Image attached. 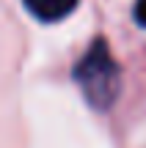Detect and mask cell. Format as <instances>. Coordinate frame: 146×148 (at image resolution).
Returning a JSON list of instances; mask_svg holds the SVG:
<instances>
[{
    "instance_id": "cell-1",
    "label": "cell",
    "mask_w": 146,
    "mask_h": 148,
    "mask_svg": "<svg viewBox=\"0 0 146 148\" xmlns=\"http://www.w3.org/2000/svg\"><path fill=\"white\" fill-rule=\"evenodd\" d=\"M75 82L80 85L83 96L91 107L97 110H108L121 90V71L119 63L113 60L108 41L105 38H94L80 63L75 66Z\"/></svg>"
},
{
    "instance_id": "cell-2",
    "label": "cell",
    "mask_w": 146,
    "mask_h": 148,
    "mask_svg": "<svg viewBox=\"0 0 146 148\" xmlns=\"http://www.w3.org/2000/svg\"><path fill=\"white\" fill-rule=\"evenodd\" d=\"M28 11L42 22H58L77 8V0H25Z\"/></svg>"
},
{
    "instance_id": "cell-3",
    "label": "cell",
    "mask_w": 146,
    "mask_h": 148,
    "mask_svg": "<svg viewBox=\"0 0 146 148\" xmlns=\"http://www.w3.org/2000/svg\"><path fill=\"white\" fill-rule=\"evenodd\" d=\"M135 22L141 27H146V0H138L135 3Z\"/></svg>"
}]
</instances>
